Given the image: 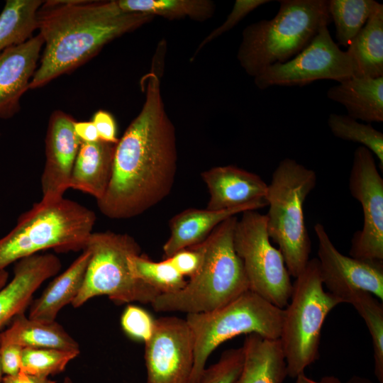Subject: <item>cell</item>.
Instances as JSON below:
<instances>
[{
  "instance_id": "obj_1",
  "label": "cell",
  "mask_w": 383,
  "mask_h": 383,
  "mask_svg": "<svg viewBox=\"0 0 383 383\" xmlns=\"http://www.w3.org/2000/svg\"><path fill=\"white\" fill-rule=\"evenodd\" d=\"M157 70L152 66L140 80L144 103L116 144L111 179L97 201L100 211L111 219L142 214L169 195L174 182L176 131Z\"/></svg>"
},
{
  "instance_id": "obj_2",
  "label": "cell",
  "mask_w": 383,
  "mask_h": 383,
  "mask_svg": "<svg viewBox=\"0 0 383 383\" xmlns=\"http://www.w3.org/2000/svg\"><path fill=\"white\" fill-rule=\"evenodd\" d=\"M155 16L124 12L116 1H47L37 16L44 43L29 89L42 87L84 64L107 43L152 21Z\"/></svg>"
},
{
  "instance_id": "obj_3",
  "label": "cell",
  "mask_w": 383,
  "mask_h": 383,
  "mask_svg": "<svg viewBox=\"0 0 383 383\" xmlns=\"http://www.w3.org/2000/svg\"><path fill=\"white\" fill-rule=\"evenodd\" d=\"M237 221L235 216L226 218L203 242L192 246L201 256L198 271L181 290L159 294L150 304L155 311L206 313L249 290L242 260L234 248Z\"/></svg>"
},
{
  "instance_id": "obj_4",
  "label": "cell",
  "mask_w": 383,
  "mask_h": 383,
  "mask_svg": "<svg viewBox=\"0 0 383 383\" xmlns=\"http://www.w3.org/2000/svg\"><path fill=\"white\" fill-rule=\"evenodd\" d=\"M276 16L248 26L237 52L241 67L255 77L300 53L332 23L328 0H280Z\"/></svg>"
},
{
  "instance_id": "obj_5",
  "label": "cell",
  "mask_w": 383,
  "mask_h": 383,
  "mask_svg": "<svg viewBox=\"0 0 383 383\" xmlns=\"http://www.w3.org/2000/svg\"><path fill=\"white\" fill-rule=\"evenodd\" d=\"M95 221L94 211L70 199L34 204L18 218L15 227L0 238V271L48 249L83 250Z\"/></svg>"
},
{
  "instance_id": "obj_6",
  "label": "cell",
  "mask_w": 383,
  "mask_h": 383,
  "mask_svg": "<svg viewBox=\"0 0 383 383\" xmlns=\"http://www.w3.org/2000/svg\"><path fill=\"white\" fill-rule=\"evenodd\" d=\"M317 182L316 172L292 158L281 160L267 184L265 201L270 238L279 245L291 277L305 268L311 250L304 204Z\"/></svg>"
},
{
  "instance_id": "obj_7",
  "label": "cell",
  "mask_w": 383,
  "mask_h": 383,
  "mask_svg": "<svg viewBox=\"0 0 383 383\" xmlns=\"http://www.w3.org/2000/svg\"><path fill=\"white\" fill-rule=\"evenodd\" d=\"M342 301L323 289L318 260L310 259L292 283L284 309L281 342L287 376L295 378L319 357L321 333L328 313Z\"/></svg>"
},
{
  "instance_id": "obj_8",
  "label": "cell",
  "mask_w": 383,
  "mask_h": 383,
  "mask_svg": "<svg viewBox=\"0 0 383 383\" xmlns=\"http://www.w3.org/2000/svg\"><path fill=\"white\" fill-rule=\"evenodd\" d=\"M284 309L248 290L211 311L187 314L194 340V357L190 383H198L211 353L223 343L242 334L257 333L279 339Z\"/></svg>"
},
{
  "instance_id": "obj_9",
  "label": "cell",
  "mask_w": 383,
  "mask_h": 383,
  "mask_svg": "<svg viewBox=\"0 0 383 383\" xmlns=\"http://www.w3.org/2000/svg\"><path fill=\"white\" fill-rule=\"evenodd\" d=\"M90 253L84 280L72 306L78 308L90 299L105 295L117 304H151L160 294L135 279L128 267V258L141 254L136 240L128 234L92 232L85 248Z\"/></svg>"
},
{
  "instance_id": "obj_10",
  "label": "cell",
  "mask_w": 383,
  "mask_h": 383,
  "mask_svg": "<svg viewBox=\"0 0 383 383\" xmlns=\"http://www.w3.org/2000/svg\"><path fill=\"white\" fill-rule=\"evenodd\" d=\"M270 239L265 215L256 210L243 211L235 225L233 243L242 260L249 290L284 309L292 292L291 275L281 251Z\"/></svg>"
},
{
  "instance_id": "obj_11",
  "label": "cell",
  "mask_w": 383,
  "mask_h": 383,
  "mask_svg": "<svg viewBox=\"0 0 383 383\" xmlns=\"http://www.w3.org/2000/svg\"><path fill=\"white\" fill-rule=\"evenodd\" d=\"M353 77L351 61L333 40L328 26L323 27L297 55L273 65L254 77L260 89L270 87H303L320 79L339 83Z\"/></svg>"
},
{
  "instance_id": "obj_12",
  "label": "cell",
  "mask_w": 383,
  "mask_h": 383,
  "mask_svg": "<svg viewBox=\"0 0 383 383\" xmlns=\"http://www.w3.org/2000/svg\"><path fill=\"white\" fill-rule=\"evenodd\" d=\"M349 190L360 203L363 213L362 228L353 234L349 255L383 261V179L374 155L361 145L354 152Z\"/></svg>"
},
{
  "instance_id": "obj_13",
  "label": "cell",
  "mask_w": 383,
  "mask_h": 383,
  "mask_svg": "<svg viewBox=\"0 0 383 383\" xmlns=\"http://www.w3.org/2000/svg\"><path fill=\"white\" fill-rule=\"evenodd\" d=\"M194 353L193 337L185 319H155L152 335L145 343L147 383H190Z\"/></svg>"
},
{
  "instance_id": "obj_14",
  "label": "cell",
  "mask_w": 383,
  "mask_h": 383,
  "mask_svg": "<svg viewBox=\"0 0 383 383\" xmlns=\"http://www.w3.org/2000/svg\"><path fill=\"white\" fill-rule=\"evenodd\" d=\"M321 279L328 292L348 303L355 292H367L383 301V261L355 258L340 252L325 227L314 226Z\"/></svg>"
},
{
  "instance_id": "obj_15",
  "label": "cell",
  "mask_w": 383,
  "mask_h": 383,
  "mask_svg": "<svg viewBox=\"0 0 383 383\" xmlns=\"http://www.w3.org/2000/svg\"><path fill=\"white\" fill-rule=\"evenodd\" d=\"M72 116L55 111L50 116L45 136V163L41 176L42 199L52 203L64 198L70 189L73 166L82 141Z\"/></svg>"
},
{
  "instance_id": "obj_16",
  "label": "cell",
  "mask_w": 383,
  "mask_h": 383,
  "mask_svg": "<svg viewBox=\"0 0 383 383\" xmlns=\"http://www.w3.org/2000/svg\"><path fill=\"white\" fill-rule=\"evenodd\" d=\"M44 45L38 34L0 53V118L19 112L21 99L29 89Z\"/></svg>"
},
{
  "instance_id": "obj_17",
  "label": "cell",
  "mask_w": 383,
  "mask_h": 383,
  "mask_svg": "<svg viewBox=\"0 0 383 383\" xmlns=\"http://www.w3.org/2000/svg\"><path fill=\"white\" fill-rule=\"evenodd\" d=\"M53 254H35L16 262L13 277L0 289V328L24 312L40 285L60 270Z\"/></svg>"
},
{
  "instance_id": "obj_18",
  "label": "cell",
  "mask_w": 383,
  "mask_h": 383,
  "mask_svg": "<svg viewBox=\"0 0 383 383\" xmlns=\"http://www.w3.org/2000/svg\"><path fill=\"white\" fill-rule=\"evenodd\" d=\"M201 177L210 194L209 210L231 209L265 200L267 184L264 180L236 166L213 167L202 172Z\"/></svg>"
},
{
  "instance_id": "obj_19",
  "label": "cell",
  "mask_w": 383,
  "mask_h": 383,
  "mask_svg": "<svg viewBox=\"0 0 383 383\" xmlns=\"http://www.w3.org/2000/svg\"><path fill=\"white\" fill-rule=\"evenodd\" d=\"M266 206L267 201L261 200L221 211L194 208L182 211L170 221V236L162 248L164 259L180 250L201 243L226 218L245 211L257 210Z\"/></svg>"
},
{
  "instance_id": "obj_20",
  "label": "cell",
  "mask_w": 383,
  "mask_h": 383,
  "mask_svg": "<svg viewBox=\"0 0 383 383\" xmlns=\"http://www.w3.org/2000/svg\"><path fill=\"white\" fill-rule=\"evenodd\" d=\"M243 363L234 383H283L287 364L279 339L248 334L241 347Z\"/></svg>"
},
{
  "instance_id": "obj_21",
  "label": "cell",
  "mask_w": 383,
  "mask_h": 383,
  "mask_svg": "<svg viewBox=\"0 0 383 383\" xmlns=\"http://www.w3.org/2000/svg\"><path fill=\"white\" fill-rule=\"evenodd\" d=\"M116 144L98 140L81 143L72 171L70 188L101 199L111 179Z\"/></svg>"
},
{
  "instance_id": "obj_22",
  "label": "cell",
  "mask_w": 383,
  "mask_h": 383,
  "mask_svg": "<svg viewBox=\"0 0 383 383\" xmlns=\"http://www.w3.org/2000/svg\"><path fill=\"white\" fill-rule=\"evenodd\" d=\"M327 96L342 104L347 115L355 120L383 122V77H353L329 88Z\"/></svg>"
},
{
  "instance_id": "obj_23",
  "label": "cell",
  "mask_w": 383,
  "mask_h": 383,
  "mask_svg": "<svg viewBox=\"0 0 383 383\" xmlns=\"http://www.w3.org/2000/svg\"><path fill=\"white\" fill-rule=\"evenodd\" d=\"M89 257V252L83 250L69 267L55 278L38 299L31 301L28 317L45 322L55 321L59 311L72 304L78 294Z\"/></svg>"
},
{
  "instance_id": "obj_24",
  "label": "cell",
  "mask_w": 383,
  "mask_h": 383,
  "mask_svg": "<svg viewBox=\"0 0 383 383\" xmlns=\"http://www.w3.org/2000/svg\"><path fill=\"white\" fill-rule=\"evenodd\" d=\"M17 345L23 348H55L79 351L78 343L55 321L30 319L23 313L12 319L10 326L0 333V347Z\"/></svg>"
},
{
  "instance_id": "obj_25",
  "label": "cell",
  "mask_w": 383,
  "mask_h": 383,
  "mask_svg": "<svg viewBox=\"0 0 383 383\" xmlns=\"http://www.w3.org/2000/svg\"><path fill=\"white\" fill-rule=\"evenodd\" d=\"M346 52L351 61L353 77H383V4H380L355 36Z\"/></svg>"
},
{
  "instance_id": "obj_26",
  "label": "cell",
  "mask_w": 383,
  "mask_h": 383,
  "mask_svg": "<svg viewBox=\"0 0 383 383\" xmlns=\"http://www.w3.org/2000/svg\"><path fill=\"white\" fill-rule=\"evenodd\" d=\"M40 0H7L0 13V53L21 44L37 30Z\"/></svg>"
},
{
  "instance_id": "obj_27",
  "label": "cell",
  "mask_w": 383,
  "mask_h": 383,
  "mask_svg": "<svg viewBox=\"0 0 383 383\" xmlns=\"http://www.w3.org/2000/svg\"><path fill=\"white\" fill-rule=\"evenodd\" d=\"M124 12L143 13L169 20L189 18L203 22L214 14L215 4L209 0H117Z\"/></svg>"
},
{
  "instance_id": "obj_28",
  "label": "cell",
  "mask_w": 383,
  "mask_h": 383,
  "mask_svg": "<svg viewBox=\"0 0 383 383\" xmlns=\"http://www.w3.org/2000/svg\"><path fill=\"white\" fill-rule=\"evenodd\" d=\"M337 45L348 47L380 3L374 0H328Z\"/></svg>"
},
{
  "instance_id": "obj_29",
  "label": "cell",
  "mask_w": 383,
  "mask_h": 383,
  "mask_svg": "<svg viewBox=\"0 0 383 383\" xmlns=\"http://www.w3.org/2000/svg\"><path fill=\"white\" fill-rule=\"evenodd\" d=\"M128 267L135 279L148 284L160 294L177 292L187 283L184 277L167 259L155 262L145 255H133L128 258Z\"/></svg>"
},
{
  "instance_id": "obj_30",
  "label": "cell",
  "mask_w": 383,
  "mask_h": 383,
  "mask_svg": "<svg viewBox=\"0 0 383 383\" xmlns=\"http://www.w3.org/2000/svg\"><path fill=\"white\" fill-rule=\"evenodd\" d=\"M348 304L354 306L367 327L372 341L374 375L383 383L382 301L369 292L360 291L350 297Z\"/></svg>"
},
{
  "instance_id": "obj_31",
  "label": "cell",
  "mask_w": 383,
  "mask_h": 383,
  "mask_svg": "<svg viewBox=\"0 0 383 383\" xmlns=\"http://www.w3.org/2000/svg\"><path fill=\"white\" fill-rule=\"evenodd\" d=\"M328 127L333 135L340 139L358 143L367 148L379 160V168L383 171V133L371 123H361L348 115L331 113Z\"/></svg>"
},
{
  "instance_id": "obj_32",
  "label": "cell",
  "mask_w": 383,
  "mask_h": 383,
  "mask_svg": "<svg viewBox=\"0 0 383 383\" xmlns=\"http://www.w3.org/2000/svg\"><path fill=\"white\" fill-rule=\"evenodd\" d=\"M79 353L77 350L24 348L20 371L48 377L62 372Z\"/></svg>"
},
{
  "instance_id": "obj_33",
  "label": "cell",
  "mask_w": 383,
  "mask_h": 383,
  "mask_svg": "<svg viewBox=\"0 0 383 383\" xmlns=\"http://www.w3.org/2000/svg\"><path fill=\"white\" fill-rule=\"evenodd\" d=\"M243 363L242 348L225 350L218 360L202 372L198 383H234Z\"/></svg>"
},
{
  "instance_id": "obj_34",
  "label": "cell",
  "mask_w": 383,
  "mask_h": 383,
  "mask_svg": "<svg viewBox=\"0 0 383 383\" xmlns=\"http://www.w3.org/2000/svg\"><path fill=\"white\" fill-rule=\"evenodd\" d=\"M155 321L141 307L128 305L123 311L121 324L123 331L134 340L147 342L152 335Z\"/></svg>"
},
{
  "instance_id": "obj_35",
  "label": "cell",
  "mask_w": 383,
  "mask_h": 383,
  "mask_svg": "<svg viewBox=\"0 0 383 383\" xmlns=\"http://www.w3.org/2000/svg\"><path fill=\"white\" fill-rule=\"evenodd\" d=\"M270 2L268 0H236L231 13L226 21L218 27L213 30L196 48L190 61H193L197 54L209 43L218 38L223 33L234 28L247 15L257 7Z\"/></svg>"
},
{
  "instance_id": "obj_36",
  "label": "cell",
  "mask_w": 383,
  "mask_h": 383,
  "mask_svg": "<svg viewBox=\"0 0 383 383\" xmlns=\"http://www.w3.org/2000/svg\"><path fill=\"white\" fill-rule=\"evenodd\" d=\"M165 259L179 274L189 278L196 274L201 262V253L194 247L180 250Z\"/></svg>"
},
{
  "instance_id": "obj_37",
  "label": "cell",
  "mask_w": 383,
  "mask_h": 383,
  "mask_svg": "<svg viewBox=\"0 0 383 383\" xmlns=\"http://www.w3.org/2000/svg\"><path fill=\"white\" fill-rule=\"evenodd\" d=\"M91 121L96 127L100 140L112 144L118 143L116 123L109 112L104 110L97 111L94 114Z\"/></svg>"
},
{
  "instance_id": "obj_38",
  "label": "cell",
  "mask_w": 383,
  "mask_h": 383,
  "mask_svg": "<svg viewBox=\"0 0 383 383\" xmlns=\"http://www.w3.org/2000/svg\"><path fill=\"white\" fill-rule=\"evenodd\" d=\"M22 351L23 348L17 345L0 347V362L4 374L13 375L20 372Z\"/></svg>"
},
{
  "instance_id": "obj_39",
  "label": "cell",
  "mask_w": 383,
  "mask_h": 383,
  "mask_svg": "<svg viewBox=\"0 0 383 383\" xmlns=\"http://www.w3.org/2000/svg\"><path fill=\"white\" fill-rule=\"evenodd\" d=\"M74 128L75 133L82 143H93L99 140L97 131L91 121H75Z\"/></svg>"
},
{
  "instance_id": "obj_40",
  "label": "cell",
  "mask_w": 383,
  "mask_h": 383,
  "mask_svg": "<svg viewBox=\"0 0 383 383\" xmlns=\"http://www.w3.org/2000/svg\"><path fill=\"white\" fill-rule=\"evenodd\" d=\"M1 383H55L48 377L34 375L20 371L13 375H5Z\"/></svg>"
},
{
  "instance_id": "obj_41",
  "label": "cell",
  "mask_w": 383,
  "mask_h": 383,
  "mask_svg": "<svg viewBox=\"0 0 383 383\" xmlns=\"http://www.w3.org/2000/svg\"><path fill=\"white\" fill-rule=\"evenodd\" d=\"M294 379V383H342L337 377L333 375H327L319 380H314L307 377L305 373H302L296 376Z\"/></svg>"
},
{
  "instance_id": "obj_42",
  "label": "cell",
  "mask_w": 383,
  "mask_h": 383,
  "mask_svg": "<svg viewBox=\"0 0 383 383\" xmlns=\"http://www.w3.org/2000/svg\"><path fill=\"white\" fill-rule=\"evenodd\" d=\"M345 383H374L370 379L364 377L353 375Z\"/></svg>"
},
{
  "instance_id": "obj_43",
  "label": "cell",
  "mask_w": 383,
  "mask_h": 383,
  "mask_svg": "<svg viewBox=\"0 0 383 383\" xmlns=\"http://www.w3.org/2000/svg\"><path fill=\"white\" fill-rule=\"evenodd\" d=\"M9 276V272L6 270L0 271V289L8 282Z\"/></svg>"
},
{
  "instance_id": "obj_44",
  "label": "cell",
  "mask_w": 383,
  "mask_h": 383,
  "mask_svg": "<svg viewBox=\"0 0 383 383\" xmlns=\"http://www.w3.org/2000/svg\"><path fill=\"white\" fill-rule=\"evenodd\" d=\"M3 372H2V370H1V362H0V383H1L2 382V378H3Z\"/></svg>"
}]
</instances>
